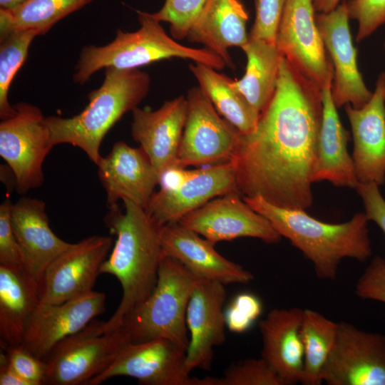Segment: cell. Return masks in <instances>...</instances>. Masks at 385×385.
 Wrapping results in <instances>:
<instances>
[{
	"label": "cell",
	"instance_id": "obj_1",
	"mask_svg": "<svg viewBox=\"0 0 385 385\" xmlns=\"http://www.w3.org/2000/svg\"><path fill=\"white\" fill-rule=\"evenodd\" d=\"M322 108V89L282 56L274 93L255 128L239 133L230 160L243 197L287 209L312 205Z\"/></svg>",
	"mask_w": 385,
	"mask_h": 385
},
{
	"label": "cell",
	"instance_id": "obj_2",
	"mask_svg": "<svg viewBox=\"0 0 385 385\" xmlns=\"http://www.w3.org/2000/svg\"><path fill=\"white\" fill-rule=\"evenodd\" d=\"M125 211L118 205L108 208L104 217L106 227L116 240L100 274L115 277L122 287V297L113 314L102 322L101 331L120 328L125 318L153 292L158 281L163 250L160 227L145 209L124 200Z\"/></svg>",
	"mask_w": 385,
	"mask_h": 385
},
{
	"label": "cell",
	"instance_id": "obj_3",
	"mask_svg": "<svg viewBox=\"0 0 385 385\" xmlns=\"http://www.w3.org/2000/svg\"><path fill=\"white\" fill-rule=\"evenodd\" d=\"M243 200L311 261L321 279L335 280L339 264L345 258L364 262L371 255L369 220L364 212L356 214L347 222L332 224L311 217L304 210L274 205L259 195Z\"/></svg>",
	"mask_w": 385,
	"mask_h": 385
},
{
	"label": "cell",
	"instance_id": "obj_4",
	"mask_svg": "<svg viewBox=\"0 0 385 385\" xmlns=\"http://www.w3.org/2000/svg\"><path fill=\"white\" fill-rule=\"evenodd\" d=\"M150 86V76L138 68H106L101 86L88 93V103L81 113L46 117L52 144L78 147L97 165L103 138L125 113L138 107Z\"/></svg>",
	"mask_w": 385,
	"mask_h": 385
},
{
	"label": "cell",
	"instance_id": "obj_5",
	"mask_svg": "<svg viewBox=\"0 0 385 385\" xmlns=\"http://www.w3.org/2000/svg\"><path fill=\"white\" fill-rule=\"evenodd\" d=\"M140 28L133 32L116 31L115 38L105 46L88 45L82 48L75 66L73 81L83 85L102 68H138L151 63L179 58L191 60L216 70L226 66L224 61L206 48L182 45L169 36L150 13L136 11Z\"/></svg>",
	"mask_w": 385,
	"mask_h": 385
},
{
	"label": "cell",
	"instance_id": "obj_6",
	"mask_svg": "<svg viewBox=\"0 0 385 385\" xmlns=\"http://www.w3.org/2000/svg\"><path fill=\"white\" fill-rule=\"evenodd\" d=\"M200 279L177 260L163 255L154 290L121 324L131 342L163 338L187 351V309Z\"/></svg>",
	"mask_w": 385,
	"mask_h": 385
},
{
	"label": "cell",
	"instance_id": "obj_7",
	"mask_svg": "<svg viewBox=\"0 0 385 385\" xmlns=\"http://www.w3.org/2000/svg\"><path fill=\"white\" fill-rule=\"evenodd\" d=\"M101 323H89L52 349L43 359L46 365L44 384H88L113 361L127 344L132 342L123 328L103 333Z\"/></svg>",
	"mask_w": 385,
	"mask_h": 385
},
{
	"label": "cell",
	"instance_id": "obj_8",
	"mask_svg": "<svg viewBox=\"0 0 385 385\" xmlns=\"http://www.w3.org/2000/svg\"><path fill=\"white\" fill-rule=\"evenodd\" d=\"M16 114L0 123V155L12 170L19 194L41 186L43 165L53 145L39 108L25 102L15 104Z\"/></svg>",
	"mask_w": 385,
	"mask_h": 385
},
{
	"label": "cell",
	"instance_id": "obj_9",
	"mask_svg": "<svg viewBox=\"0 0 385 385\" xmlns=\"http://www.w3.org/2000/svg\"><path fill=\"white\" fill-rule=\"evenodd\" d=\"M187 115L175 168L230 162L240 132L222 118L200 87L188 91Z\"/></svg>",
	"mask_w": 385,
	"mask_h": 385
},
{
	"label": "cell",
	"instance_id": "obj_10",
	"mask_svg": "<svg viewBox=\"0 0 385 385\" xmlns=\"http://www.w3.org/2000/svg\"><path fill=\"white\" fill-rule=\"evenodd\" d=\"M185 360L186 349L166 339L130 342L88 385L120 376L135 378L144 385H205V379L190 376Z\"/></svg>",
	"mask_w": 385,
	"mask_h": 385
},
{
	"label": "cell",
	"instance_id": "obj_11",
	"mask_svg": "<svg viewBox=\"0 0 385 385\" xmlns=\"http://www.w3.org/2000/svg\"><path fill=\"white\" fill-rule=\"evenodd\" d=\"M312 0H286L275 44L282 56L320 89L334 77L315 20Z\"/></svg>",
	"mask_w": 385,
	"mask_h": 385
},
{
	"label": "cell",
	"instance_id": "obj_12",
	"mask_svg": "<svg viewBox=\"0 0 385 385\" xmlns=\"http://www.w3.org/2000/svg\"><path fill=\"white\" fill-rule=\"evenodd\" d=\"M322 379L328 385H385V336L339 322Z\"/></svg>",
	"mask_w": 385,
	"mask_h": 385
},
{
	"label": "cell",
	"instance_id": "obj_13",
	"mask_svg": "<svg viewBox=\"0 0 385 385\" xmlns=\"http://www.w3.org/2000/svg\"><path fill=\"white\" fill-rule=\"evenodd\" d=\"M237 191L212 199L183 216L178 222L215 245L238 237L277 243L281 235L270 221L242 200Z\"/></svg>",
	"mask_w": 385,
	"mask_h": 385
},
{
	"label": "cell",
	"instance_id": "obj_14",
	"mask_svg": "<svg viewBox=\"0 0 385 385\" xmlns=\"http://www.w3.org/2000/svg\"><path fill=\"white\" fill-rule=\"evenodd\" d=\"M237 191L235 168L230 161L194 170H183L175 185L161 186L153 193L147 212L160 227L178 222L212 199Z\"/></svg>",
	"mask_w": 385,
	"mask_h": 385
},
{
	"label": "cell",
	"instance_id": "obj_15",
	"mask_svg": "<svg viewBox=\"0 0 385 385\" xmlns=\"http://www.w3.org/2000/svg\"><path fill=\"white\" fill-rule=\"evenodd\" d=\"M346 2L334 10L315 15L324 48L333 65L332 98L337 108L351 104L364 106L372 92L366 86L358 68L356 50L351 39Z\"/></svg>",
	"mask_w": 385,
	"mask_h": 385
},
{
	"label": "cell",
	"instance_id": "obj_16",
	"mask_svg": "<svg viewBox=\"0 0 385 385\" xmlns=\"http://www.w3.org/2000/svg\"><path fill=\"white\" fill-rule=\"evenodd\" d=\"M111 246L110 237L100 235L73 243L46 269L40 302L60 304L92 291Z\"/></svg>",
	"mask_w": 385,
	"mask_h": 385
},
{
	"label": "cell",
	"instance_id": "obj_17",
	"mask_svg": "<svg viewBox=\"0 0 385 385\" xmlns=\"http://www.w3.org/2000/svg\"><path fill=\"white\" fill-rule=\"evenodd\" d=\"M106 301L104 293L92 290L60 304L40 302L27 322L22 345L43 360L58 342L103 313Z\"/></svg>",
	"mask_w": 385,
	"mask_h": 385
},
{
	"label": "cell",
	"instance_id": "obj_18",
	"mask_svg": "<svg viewBox=\"0 0 385 385\" xmlns=\"http://www.w3.org/2000/svg\"><path fill=\"white\" fill-rule=\"evenodd\" d=\"M385 73L376 81L369 101L361 108L345 105L351 125L356 176L359 183L385 182Z\"/></svg>",
	"mask_w": 385,
	"mask_h": 385
},
{
	"label": "cell",
	"instance_id": "obj_19",
	"mask_svg": "<svg viewBox=\"0 0 385 385\" xmlns=\"http://www.w3.org/2000/svg\"><path fill=\"white\" fill-rule=\"evenodd\" d=\"M97 166L108 208L128 200L146 210L160 176L140 147L116 142Z\"/></svg>",
	"mask_w": 385,
	"mask_h": 385
},
{
	"label": "cell",
	"instance_id": "obj_20",
	"mask_svg": "<svg viewBox=\"0 0 385 385\" xmlns=\"http://www.w3.org/2000/svg\"><path fill=\"white\" fill-rule=\"evenodd\" d=\"M225 286L218 282L200 279L194 287L186 314L190 334L185 360L189 374L196 368L210 369L214 346L225 341Z\"/></svg>",
	"mask_w": 385,
	"mask_h": 385
},
{
	"label": "cell",
	"instance_id": "obj_21",
	"mask_svg": "<svg viewBox=\"0 0 385 385\" xmlns=\"http://www.w3.org/2000/svg\"><path fill=\"white\" fill-rule=\"evenodd\" d=\"M11 223L19 245L21 267L41 288L51 263L73 243L51 230L43 201L21 197L12 205Z\"/></svg>",
	"mask_w": 385,
	"mask_h": 385
},
{
	"label": "cell",
	"instance_id": "obj_22",
	"mask_svg": "<svg viewBox=\"0 0 385 385\" xmlns=\"http://www.w3.org/2000/svg\"><path fill=\"white\" fill-rule=\"evenodd\" d=\"M131 135L161 177L175 168L187 115V99L179 96L157 110L135 108L132 111Z\"/></svg>",
	"mask_w": 385,
	"mask_h": 385
},
{
	"label": "cell",
	"instance_id": "obj_23",
	"mask_svg": "<svg viewBox=\"0 0 385 385\" xmlns=\"http://www.w3.org/2000/svg\"><path fill=\"white\" fill-rule=\"evenodd\" d=\"M163 255L171 257L200 279L220 282L247 284L251 272L221 255L214 244L178 222L160 230Z\"/></svg>",
	"mask_w": 385,
	"mask_h": 385
},
{
	"label": "cell",
	"instance_id": "obj_24",
	"mask_svg": "<svg viewBox=\"0 0 385 385\" xmlns=\"http://www.w3.org/2000/svg\"><path fill=\"white\" fill-rule=\"evenodd\" d=\"M303 309H273L259 323L262 358L277 374L282 385L300 383L304 369L301 337Z\"/></svg>",
	"mask_w": 385,
	"mask_h": 385
},
{
	"label": "cell",
	"instance_id": "obj_25",
	"mask_svg": "<svg viewBox=\"0 0 385 385\" xmlns=\"http://www.w3.org/2000/svg\"><path fill=\"white\" fill-rule=\"evenodd\" d=\"M333 78L322 88V118L313 183L327 180L337 187L356 188L354 161L347 150L349 133L344 128L332 98Z\"/></svg>",
	"mask_w": 385,
	"mask_h": 385
},
{
	"label": "cell",
	"instance_id": "obj_26",
	"mask_svg": "<svg viewBox=\"0 0 385 385\" xmlns=\"http://www.w3.org/2000/svg\"><path fill=\"white\" fill-rule=\"evenodd\" d=\"M247 20V12L240 0H206L188 38L202 44L220 57L226 66L234 68L228 50L242 48L248 41Z\"/></svg>",
	"mask_w": 385,
	"mask_h": 385
},
{
	"label": "cell",
	"instance_id": "obj_27",
	"mask_svg": "<svg viewBox=\"0 0 385 385\" xmlns=\"http://www.w3.org/2000/svg\"><path fill=\"white\" fill-rule=\"evenodd\" d=\"M41 297V287L21 265H0L1 347L23 344L27 322Z\"/></svg>",
	"mask_w": 385,
	"mask_h": 385
},
{
	"label": "cell",
	"instance_id": "obj_28",
	"mask_svg": "<svg viewBox=\"0 0 385 385\" xmlns=\"http://www.w3.org/2000/svg\"><path fill=\"white\" fill-rule=\"evenodd\" d=\"M241 48L247 57L245 73L232 84L261 113L274 93L282 54L275 43L250 38Z\"/></svg>",
	"mask_w": 385,
	"mask_h": 385
},
{
	"label": "cell",
	"instance_id": "obj_29",
	"mask_svg": "<svg viewBox=\"0 0 385 385\" xmlns=\"http://www.w3.org/2000/svg\"><path fill=\"white\" fill-rule=\"evenodd\" d=\"M189 69L200 88L225 120L242 134L255 128L260 113L232 86V79L202 63L190 64Z\"/></svg>",
	"mask_w": 385,
	"mask_h": 385
},
{
	"label": "cell",
	"instance_id": "obj_30",
	"mask_svg": "<svg viewBox=\"0 0 385 385\" xmlns=\"http://www.w3.org/2000/svg\"><path fill=\"white\" fill-rule=\"evenodd\" d=\"M93 0H26L11 9H0V39L24 30L46 34L56 23Z\"/></svg>",
	"mask_w": 385,
	"mask_h": 385
},
{
	"label": "cell",
	"instance_id": "obj_31",
	"mask_svg": "<svg viewBox=\"0 0 385 385\" xmlns=\"http://www.w3.org/2000/svg\"><path fill=\"white\" fill-rule=\"evenodd\" d=\"M339 323L314 310L303 309L301 337L304 369L301 384L319 385L324 366L334 346Z\"/></svg>",
	"mask_w": 385,
	"mask_h": 385
},
{
	"label": "cell",
	"instance_id": "obj_32",
	"mask_svg": "<svg viewBox=\"0 0 385 385\" xmlns=\"http://www.w3.org/2000/svg\"><path fill=\"white\" fill-rule=\"evenodd\" d=\"M39 36L33 30L13 32L0 39V118L14 116L16 110L9 101L11 83L26 61L34 38Z\"/></svg>",
	"mask_w": 385,
	"mask_h": 385
},
{
	"label": "cell",
	"instance_id": "obj_33",
	"mask_svg": "<svg viewBox=\"0 0 385 385\" xmlns=\"http://www.w3.org/2000/svg\"><path fill=\"white\" fill-rule=\"evenodd\" d=\"M213 385H282V383L273 369L261 357L231 365L222 378L213 377Z\"/></svg>",
	"mask_w": 385,
	"mask_h": 385
},
{
	"label": "cell",
	"instance_id": "obj_34",
	"mask_svg": "<svg viewBox=\"0 0 385 385\" xmlns=\"http://www.w3.org/2000/svg\"><path fill=\"white\" fill-rule=\"evenodd\" d=\"M206 0H165L163 6L150 15L159 22L170 24L172 37L176 40L188 38L190 30Z\"/></svg>",
	"mask_w": 385,
	"mask_h": 385
},
{
	"label": "cell",
	"instance_id": "obj_35",
	"mask_svg": "<svg viewBox=\"0 0 385 385\" xmlns=\"http://www.w3.org/2000/svg\"><path fill=\"white\" fill-rule=\"evenodd\" d=\"M262 304L255 294L244 292L235 296L224 311L225 324L232 332L247 331L260 317Z\"/></svg>",
	"mask_w": 385,
	"mask_h": 385
},
{
	"label": "cell",
	"instance_id": "obj_36",
	"mask_svg": "<svg viewBox=\"0 0 385 385\" xmlns=\"http://www.w3.org/2000/svg\"><path fill=\"white\" fill-rule=\"evenodd\" d=\"M346 2L349 19L358 23L356 36L359 42L385 24V0H349Z\"/></svg>",
	"mask_w": 385,
	"mask_h": 385
},
{
	"label": "cell",
	"instance_id": "obj_37",
	"mask_svg": "<svg viewBox=\"0 0 385 385\" xmlns=\"http://www.w3.org/2000/svg\"><path fill=\"white\" fill-rule=\"evenodd\" d=\"M286 0H256L255 19L249 38L275 43Z\"/></svg>",
	"mask_w": 385,
	"mask_h": 385
},
{
	"label": "cell",
	"instance_id": "obj_38",
	"mask_svg": "<svg viewBox=\"0 0 385 385\" xmlns=\"http://www.w3.org/2000/svg\"><path fill=\"white\" fill-rule=\"evenodd\" d=\"M9 364L29 385L44 384L46 365L23 345L4 347Z\"/></svg>",
	"mask_w": 385,
	"mask_h": 385
},
{
	"label": "cell",
	"instance_id": "obj_39",
	"mask_svg": "<svg viewBox=\"0 0 385 385\" xmlns=\"http://www.w3.org/2000/svg\"><path fill=\"white\" fill-rule=\"evenodd\" d=\"M355 292L361 299L385 304V259L380 256L372 259L358 279Z\"/></svg>",
	"mask_w": 385,
	"mask_h": 385
},
{
	"label": "cell",
	"instance_id": "obj_40",
	"mask_svg": "<svg viewBox=\"0 0 385 385\" xmlns=\"http://www.w3.org/2000/svg\"><path fill=\"white\" fill-rule=\"evenodd\" d=\"M9 197L0 205V265H21V254L11 223Z\"/></svg>",
	"mask_w": 385,
	"mask_h": 385
},
{
	"label": "cell",
	"instance_id": "obj_41",
	"mask_svg": "<svg viewBox=\"0 0 385 385\" xmlns=\"http://www.w3.org/2000/svg\"><path fill=\"white\" fill-rule=\"evenodd\" d=\"M357 192L363 201L365 214L369 220L374 222L385 235V200L379 185L374 183H359Z\"/></svg>",
	"mask_w": 385,
	"mask_h": 385
},
{
	"label": "cell",
	"instance_id": "obj_42",
	"mask_svg": "<svg viewBox=\"0 0 385 385\" xmlns=\"http://www.w3.org/2000/svg\"><path fill=\"white\" fill-rule=\"evenodd\" d=\"M0 385H29L10 366L5 352L0 354Z\"/></svg>",
	"mask_w": 385,
	"mask_h": 385
},
{
	"label": "cell",
	"instance_id": "obj_43",
	"mask_svg": "<svg viewBox=\"0 0 385 385\" xmlns=\"http://www.w3.org/2000/svg\"><path fill=\"white\" fill-rule=\"evenodd\" d=\"M1 180L9 190L16 189V178L12 170L6 165H1Z\"/></svg>",
	"mask_w": 385,
	"mask_h": 385
},
{
	"label": "cell",
	"instance_id": "obj_44",
	"mask_svg": "<svg viewBox=\"0 0 385 385\" xmlns=\"http://www.w3.org/2000/svg\"><path fill=\"white\" fill-rule=\"evenodd\" d=\"M315 11L327 13L334 10L341 0H312Z\"/></svg>",
	"mask_w": 385,
	"mask_h": 385
},
{
	"label": "cell",
	"instance_id": "obj_45",
	"mask_svg": "<svg viewBox=\"0 0 385 385\" xmlns=\"http://www.w3.org/2000/svg\"><path fill=\"white\" fill-rule=\"evenodd\" d=\"M26 0H0V9H11L22 4Z\"/></svg>",
	"mask_w": 385,
	"mask_h": 385
},
{
	"label": "cell",
	"instance_id": "obj_46",
	"mask_svg": "<svg viewBox=\"0 0 385 385\" xmlns=\"http://www.w3.org/2000/svg\"><path fill=\"white\" fill-rule=\"evenodd\" d=\"M384 50H385V41H384Z\"/></svg>",
	"mask_w": 385,
	"mask_h": 385
}]
</instances>
